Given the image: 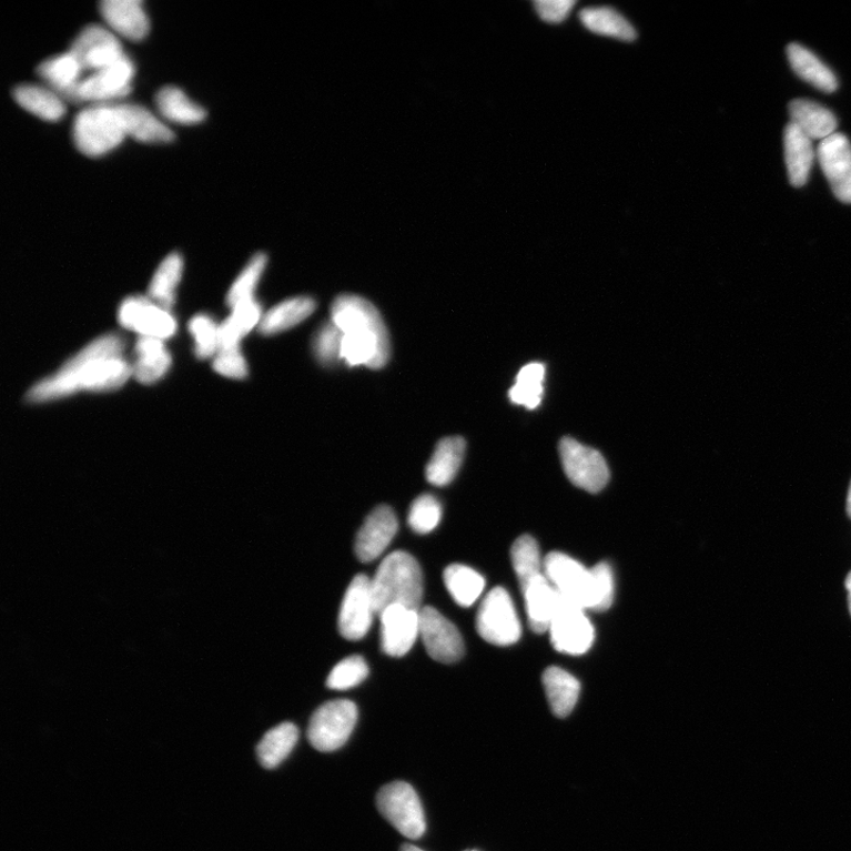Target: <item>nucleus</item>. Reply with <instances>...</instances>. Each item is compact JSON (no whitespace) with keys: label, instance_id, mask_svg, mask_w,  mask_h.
Instances as JSON below:
<instances>
[{"label":"nucleus","instance_id":"nucleus-15","mask_svg":"<svg viewBox=\"0 0 851 851\" xmlns=\"http://www.w3.org/2000/svg\"><path fill=\"white\" fill-rule=\"evenodd\" d=\"M70 51L84 71L93 72L126 57L118 36L111 29L98 24L84 28L72 42Z\"/></svg>","mask_w":851,"mask_h":851},{"label":"nucleus","instance_id":"nucleus-39","mask_svg":"<svg viewBox=\"0 0 851 851\" xmlns=\"http://www.w3.org/2000/svg\"><path fill=\"white\" fill-rule=\"evenodd\" d=\"M267 257L264 253H257L249 262L242 274L233 283L227 296V304L232 307L246 301L255 300L253 294L266 267Z\"/></svg>","mask_w":851,"mask_h":851},{"label":"nucleus","instance_id":"nucleus-36","mask_svg":"<svg viewBox=\"0 0 851 851\" xmlns=\"http://www.w3.org/2000/svg\"><path fill=\"white\" fill-rule=\"evenodd\" d=\"M183 270L184 261L179 253H171L162 261L150 285V300L170 312L175 303L176 287L183 276Z\"/></svg>","mask_w":851,"mask_h":851},{"label":"nucleus","instance_id":"nucleus-47","mask_svg":"<svg viewBox=\"0 0 851 851\" xmlns=\"http://www.w3.org/2000/svg\"><path fill=\"white\" fill-rule=\"evenodd\" d=\"M845 589L848 591V605H849V611L851 615V571L848 574L845 578Z\"/></svg>","mask_w":851,"mask_h":851},{"label":"nucleus","instance_id":"nucleus-30","mask_svg":"<svg viewBox=\"0 0 851 851\" xmlns=\"http://www.w3.org/2000/svg\"><path fill=\"white\" fill-rule=\"evenodd\" d=\"M465 452L466 443L462 437L443 439L427 465V480L434 486L448 485L458 475Z\"/></svg>","mask_w":851,"mask_h":851},{"label":"nucleus","instance_id":"nucleus-40","mask_svg":"<svg viewBox=\"0 0 851 851\" xmlns=\"http://www.w3.org/2000/svg\"><path fill=\"white\" fill-rule=\"evenodd\" d=\"M190 332L195 341V355L206 359L221 349V325L216 324L209 315L199 314L190 322Z\"/></svg>","mask_w":851,"mask_h":851},{"label":"nucleus","instance_id":"nucleus-37","mask_svg":"<svg viewBox=\"0 0 851 851\" xmlns=\"http://www.w3.org/2000/svg\"><path fill=\"white\" fill-rule=\"evenodd\" d=\"M545 377L546 367L538 362L523 367L517 375L515 386L510 389V401L528 409L537 408L545 394V386H543Z\"/></svg>","mask_w":851,"mask_h":851},{"label":"nucleus","instance_id":"nucleus-16","mask_svg":"<svg viewBox=\"0 0 851 851\" xmlns=\"http://www.w3.org/2000/svg\"><path fill=\"white\" fill-rule=\"evenodd\" d=\"M818 158L828 183L844 204H851V144L841 133L821 141Z\"/></svg>","mask_w":851,"mask_h":851},{"label":"nucleus","instance_id":"nucleus-34","mask_svg":"<svg viewBox=\"0 0 851 851\" xmlns=\"http://www.w3.org/2000/svg\"><path fill=\"white\" fill-rule=\"evenodd\" d=\"M444 582L452 596L460 607L474 606L485 589V579L475 569L452 565L444 571Z\"/></svg>","mask_w":851,"mask_h":851},{"label":"nucleus","instance_id":"nucleus-23","mask_svg":"<svg viewBox=\"0 0 851 851\" xmlns=\"http://www.w3.org/2000/svg\"><path fill=\"white\" fill-rule=\"evenodd\" d=\"M136 361L133 375L142 385H153L166 375L172 357L164 341L140 336L135 346Z\"/></svg>","mask_w":851,"mask_h":851},{"label":"nucleus","instance_id":"nucleus-27","mask_svg":"<svg viewBox=\"0 0 851 851\" xmlns=\"http://www.w3.org/2000/svg\"><path fill=\"white\" fill-rule=\"evenodd\" d=\"M791 122L811 140L835 134L838 120L825 107L809 100H793L789 104Z\"/></svg>","mask_w":851,"mask_h":851},{"label":"nucleus","instance_id":"nucleus-25","mask_svg":"<svg viewBox=\"0 0 851 851\" xmlns=\"http://www.w3.org/2000/svg\"><path fill=\"white\" fill-rule=\"evenodd\" d=\"M38 72L49 88L70 102L84 70L74 53L68 51L43 61Z\"/></svg>","mask_w":851,"mask_h":851},{"label":"nucleus","instance_id":"nucleus-13","mask_svg":"<svg viewBox=\"0 0 851 851\" xmlns=\"http://www.w3.org/2000/svg\"><path fill=\"white\" fill-rule=\"evenodd\" d=\"M419 637L428 656L442 663L458 662L465 651L462 634L436 608L426 606L419 610Z\"/></svg>","mask_w":851,"mask_h":851},{"label":"nucleus","instance_id":"nucleus-48","mask_svg":"<svg viewBox=\"0 0 851 851\" xmlns=\"http://www.w3.org/2000/svg\"><path fill=\"white\" fill-rule=\"evenodd\" d=\"M847 513H848V516L851 518V483H850L848 498H847Z\"/></svg>","mask_w":851,"mask_h":851},{"label":"nucleus","instance_id":"nucleus-22","mask_svg":"<svg viewBox=\"0 0 851 851\" xmlns=\"http://www.w3.org/2000/svg\"><path fill=\"white\" fill-rule=\"evenodd\" d=\"M12 95L27 112L44 121H60L67 111L65 100L48 85L20 84L13 89Z\"/></svg>","mask_w":851,"mask_h":851},{"label":"nucleus","instance_id":"nucleus-2","mask_svg":"<svg viewBox=\"0 0 851 851\" xmlns=\"http://www.w3.org/2000/svg\"><path fill=\"white\" fill-rule=\"evenodd\" d=\"M332 321L343 333L342 359L348 366L382 369L387 365L389 335L373 303L355 295H341L333 303Z\"/></svg>","mask_w":851,"mask_h":851},{"label":"nucleus","instance_id":"nucleus-18","mask_svg":"<svg viewBox=\"0 0 851 851\" xmlns=\"http://www.w3.org/2000/svg\"><path fill=\"white\" fill-rule=\"evenodd\" d=\"M398 529L395 513L387 505L378 506L357 533L355 554L361 563L369 564L382 556Z\"/></svg>","mask_w":851,"mask_h":851},{"label":"nucleus","instance_id":"nucleus-38","mask_svg":"<svg viewBox=\"0 0 851 851\" xmlns=\"http://www.w3.org/2000/svg\"><path fill=\"white\" fill-rule=\"evenodd\" d=\"M511 558L520 588L545 574V560L541 559L536 539L529 535L521 536L515 541Z\"/></svg>","mask_w":851,"mask_h":851},{"label":"nucleus","instance_id":"nucleus-11","mask_svg":"<svg viewBox=\"0 0 851 851\" xmlns=\"http://www.w3.org/2000/svg\"><path fill=\"white\" fill-rule=\"evenodd\" d=\"M586 611L560 597L549 628L553 646L560 654L578 657L591 648L595 630Z\"/></svg>","mask_w":851,"mask_h":851},{"label":"nucleus","instance_id":"nucleus-8","mask_svg":"<svg viewBox=\"0 0 851 851\" xmlns=\"http://www.w3.org/2000/svg\"><path fill=\"white\" fill-rule=\"evenodd\" d=\"M545 574L563 599L591 610L595 589L591 569L566 554L551 553L545 559Z\"/></svg>","mask_w":851,"mask_h":851},{"label":"nucleus","instance_id":"nucleus-5","mask_svg":"<svg viewBox=\"0 0 851 851\" xmlns=\"http://www.w3.org/2000/svg\"><path fill=\"white\" fill-rule=\"evenodd\" d=\"M476 627L488 644L506 647L518 642L521 625L511 596L502 587L488 592L479 607Z\"/></svg>","mask_w":851,"mask_h":851},{"label":"nucleus","instance_id":"nucleus-33","mask_svg":"<svg viewBox=\"0 0 851 851\" xmlns=\"http://www.w3.org/2000/svg\"><path fill=\"white\" fill-rule=\"evenodd\" d=\"M264 314L256 300L246 301L234 306L231 316L221 324V349L241 348L244 336L255 330Z\"/></svg>","mask_w":851,"mask_h":851},{"label":"nucleus","instance_id":"nucleus-4","mask_svg":"<svg viewBox=\"0 0 851 851\" xmlns=\"http://www.w3.org/2000/svg\"><path fill=\"white\" fill-rule=\"evenodd\" d=\"M125 138L113 103L89 104L72 124L75 146L90 158H99L114 151Z\"/></svg>","mask_w":851,"mask_h":851},{"label":"nucleus","instance_id":"nucleus-28","mask_svg":"<svg viewBox=\"0 0 851 851\" xmlns=\"http://www.w3.org/2000/svg\"><path fill=\"white\" fill-rule=\"evenodd\" d=\"M316 306L317 304L312 297L301 296L286 300L264 314L260 324V332L270 336L292 330L312 316Z\"/></svg>","mask_w":851,"mask_h":851},{"label":"nucleus","instance_id":"nucleus-24","mask_svg":"<svg viewBox=\"0 0 851 851\" xmlns=\"http://www.w3.org/2000/svg\"><path fill=\"white\" fill-rule=\"evenodd\" d=\"M784 151L790 184L803 188L807 184L817 153L812 140L790 122L784 133Z\"/></svg>","mask_w":851,"mask_h":851},{"label":"nucleus","instance_id":"nucleus-21","mask_svg":"<svg viewBox=\"0 0 851 851\" xmlns=\"http://www.w3.org/2000/svg\"><path fill=\"white\" fill-rule=\"evenodd\" d=\"M525 611L531 629L537 634L549 631L551 621L560 602V596L551 586L546 574L521 587Z\"/></svg>","mask_w":851,"mask_h":851},{"label":"nucleus","instance_id":"nucleus-29","mask_svg":"<svg viewBox=\"0 0 851 851\" xmlns=\"http://www.w3.org/2000/svg\"><path fill=\"white\" fill-rule=\"evenodd\" d=\"M579 20L590 32L605 38L632 42L638 38L636 28L618 10L610 7H589L579 12Z\"/></svg>","mask_w":851,"mask_h":851},{"label":"nucleus","instance_id":"nucleus-9","mask_svg":"<svg viewBox=\"0 0 851 851\" xmlns=\"http://www.w3.org/2000/svg\"><path fill=\"white\" fill-rule=\"evenodd\" d=\"M559 455L565 473L575 486L590 494L600 493L607 486L610 470L599 450L564 438L559 443Z\"/></svg>","mask_w":851,"mask_h":851},{"label":"nucleus","instance_id":"nucleus-43","mask_svg":"<svg viewBox=\"0 0 851 851\" xmlns=\"http://www.w3.org/2000/svg\"><path fill=\"white\" fill-rule=\"evenodd\" d=\"M342 342L343 333L333 321L320 328L313 341V349L322 365L332 366L342 359Z\"/></svg>","mask_w":851,"mask_h":851},{"label":"nucleus","instance_id":"nucleus-1","mask_svg":"<svg viewBox=\"0 0 851 851\" xmlns=\"http://www.w3.org/2000/svg\"><path fill=\"white\" fill-rule=\"evenodd\" d=\"M120 335H103L82 349L55 374L34 385L27 395L30 404L60 401L72 394L110 392L122 387L133 375V365L123 357Z\"/></svg>","mask_w":851,"mask_h":851},{"label":"nucleus","instance_id":"nucleus-3","mask_svg":"<svg viewBox=\"0 0 851 851\" xmlns=\"http://www.w3.org/2000/svg\"><path fill=\"white\" fill-rule=\"evenodd\" d=\"M377 614L392 606L421 610L424 596L423 571L412 555L394 551L379 565L372 578Z\"/></svg>","mask_w":851,"mask_h":851},{"label":"nucleus","instance_id":"nucleus-10","mask_svg":"<svg viewBox=\"0 0 851 851\" xmlns=\"http://www.w3.org/2000/svg\"><path fill=\"white\" fill-rule=\"evenodd\" d=\"M135 75L133 61L125 57L119 62L82 79L70 100L71 103L107 104L131 93Z\"/></svg>","mask_w":851,"mask_h":851},{"label":"nucleus","instance_id":"nucleus-35","mask_svg":"<svg viewBox=\"0 0 851 851\" xmlns=\"http://www.w3.org/2000/svg\"><path fill=\"white\" fill-rule=\"evenodd\" d=\"M298 729L292 722H284L270 730L257 747V756L265 769L277 768L292 753L298 740Z\"/></svg>","mask_w":851,"mask_h":851},{"label":"nucleus","instance_id":"nucleus-45","mask_svg":"<svg viewBox=\"0 0 851 851\" xmlns=\"http://www.w3.org/2000/svg\"><path fill=\"white\" fill-rule=\"evenodd\" d=\"M213 368L216 373L235 379L245 378L249 373L241 348L220 351L214 357Z\"/></svg>","mask_w":851,"mask_h":851},{"label":"nucleus","instance_id":"nucleus-20","mask_svg":"<svg viewBox=\"0 0 851 851\" xmlns=\"http://www.w3.org/2000/svg\"><path fill=\"white\" fill-rule=\"evenodd\" d=\"M125 136L144 143H169L174 133L146 107L133 103H113Z\"/></svg>","mask_w":851,"mask_h":851},{"label":"nucleus","instance_id":"nucleus-41","mask_svg":"<svg viewBox=\"0 0 851 851\" xmlns=\"http://www.w3.org/2000/svg\"><path fill=\"white\" fill-rule=\"evenodd\" d=\"M442 515L443 509L439 500L432 495H423L413 502L408 524L414 533L426 535L438 527Z\"/></svg>","mask_w":851,"mask_h":851},{"label":"nucleus","instance_id":"nucleus-14","mask_svg":"<svg viewBox=\"0 0 851 851\" xmlns=\"http://www.w3.org/2000/svg\"><path fill=\"white\" fill-rule=\"evenodd\" d=\"M118 317L123 328L140 336L165 341L176 333L174 316L146 297L125 298L120 305Z\"/></svg>","mask_w":851,"mask_h":851},{"label":"nucleus","instance_id":"nucleus-44","mask_svg":"<svg viewBox=\"0 0 851 851\" xmlns=\"http://www.w3.org/2000/svg\"><path fill=\"white\" fill-rule=\"evenodd\" d=\"M594 575V604L591 611H606L614 601L615 582L611 567L606 564H599L591 568Z\"/></svg>","mask_w":851,"mask_h":851},{"label":"nucleus","instance_id":"nucleus-6","mask_svg":"<svg viewBox=\"0 0 851 851\" xmlns=\"http://www.w3.org/2000/svg\"><path fill=\"white\" fill-rule=\"evenodd\" d=\"M377 809L383 817L409 840H418L425 834V812L418 793L405 782L385 786L377 793Z\"/></svg>","mask_w":851,"mask_h":851},{"label":"nucleus","instance_id":"nucleus-26","mask_svg":"<svg viewBox=\"0 0 851 851\" xmlns=\"http://www.w3.org/2000/svg\"><path fill=\"white\" fill-rule=\"evenodd\" d=\"M791 68L802 80L821 92L835 93L839 81L834 74L813 52L801 44L791 43L787 49Z\"/></svg>","mask_w":851,"mask_h":851},{"label":"nucleus","instance_id":"nucleus-42","mask_svg":"<svg viewBox=\"0 0 851 851\" xmlns=\"http://www.w3.org/2000/svg\"><path fill=\"white\" fill-rule=\"evenodd\" d=\"M369 675L366 660L359 656H353L340 661L327 679V686L332 690H351L364 681Z\"/></svg>","mask_w":851,"mask_h":851},{"label":"nucleus","instance_id":"nucleus-19","mask_svg":"<svg viewBox=\"0 0 851 851\" xmlns=\"http://www.w3.org/2000/svg\"><path fill=\"white\" fill-rule=\"evenodd\" d=\"M101 16L116 36L130 41H142L151 29L150 18L140 0H103Z\"/></svg>","mask_w":851,"mask_h":851},{"label":"nucleus","instance_id":"nucleus-32","mask_svg":"<svg viewBox=\"0 0 851 851\" xmlns=\"http://www.w3.org/2000/svg\"><path fill=\"white\" fill-rule=\"evenodd\" d=\"M155 102L159 113L173 123L196 124L206 119L204 108L174 85L161 88L156 93Z\"/></svg>","mask_w":851,"mask_h":851},{"label":"nucleus","instance_id":"nucleus-31","mask_svg":"<svg viewBox=\"0 0 851 851\" xmlns=\"http://www.w3.org/2000/svg\"><path fill=\"white\" fill-rule=\"evenodd\" d=\"M543 686L555 716L568 717L574 711L581 692L579 681L565 669L550 667L543 675Z\"/></svg>","mask_w":851,"mask_h":851},{"label":"nucleus","instance_id":"nucleus-7","mask_svg":"<svg viewBox=\"0 0 851 851\" xmlns=\"http://www.w3.org/2000/svg\"><path fill=\"white\" fill-rule=\"evenodd\" d=\"M357 721L356 705L346 699L325 702L313 715L307 739L321 752H332L349 739Z\"/></svg>","mask_w":851,"mask_h":851},{"label":"nucleus","instance_id":"nucleus-12","mask_svg":"<svg viewBox=\"0 0 851 851\" xmlns=\"http://www.w3.org/2000/svg\"><path fill=\"white\" fill-rule=\"evenodd\" d=\"M376 614L372 578L364 574L356 575L344 594L341 605L338 615L341 636L349 641L364 639Z\"/></svg>","mask_w":851,"mask_h":851},{"label":"nucleus","instance_id":"nucleus-46","mask_svg":"<svg viewBox=\"0 0 851 851\" xmlns=\"http://www.w3.org/2000/svg\"><path fill=\"white\" fill-rule=\"evenodd\" d=\"M575 6L576 2H571V0H537L534 3L540 20L549 24L565 22Z\"/></svg>","mask_w":851,"mask_h":851},{"label":"nucleus","instance_id":"nucleus-49","mask_svg":"<svg viewBox=\"0 0 851 851\" xmlns=\"http://www.w3.org/2000/svg\"><path fill=\"white\" fill-rule=\"evenodd\" d=\"M402 851H424V850L412 844H405L403 845Z\"/></svg>","mask_w":851,"mask_h":851},{"label":"nucleus","instance_id":"nucleus-17","mask_svg":"<svg viewBox=\"0 0 851 851\" xmlns=\"http://www.w3.org/2000/svg\"><path fill=\"white\" fill-rule=\"evenodd\" d=\"M382 620V648L392 658L409 654L419 638V611L403 606H392L379 612Z\"/></svg>","mask_w":851,"mask_h":851}]
</instances>
